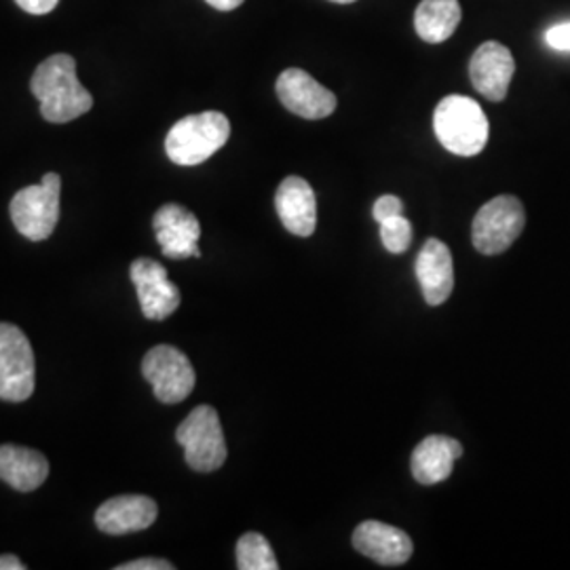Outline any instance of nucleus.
Instances as JSON below:
<instances>
[{"label": "nucleus", "instance_id": "nucleus-1", "mask_svg": "<svg viewBox=\"0 0 570 570\" xmlns=\"http://www.w3.org/2000/svg\"><path fill=\"white\" fill-rule=\"evenodd\" d=\"M30 89L41 102L45 121H75L94 108L91 94L77 79V61L68 53H56L42 61L32 75Z\"/></svg>", "mask_w": 570, "mask_h": 570}, {"label": "nucleus", "instance_id": "nucleus-2", "mask_svg": "<svg viewBox=\"0 0 570 570\" xmlns=\"http://www.w3.org/2000/svg\"><path fill=\"white\" fill-rule=\"evenodd\" d=\"M440 144L459 157H475L489 144L490 125L482 106L468 96H449L433 112Z\"/></svg>", "mask_w": 570, "mask_h": 570}, {"label": "nucleus", "instance_id": "nucleus-3", "mask_svg": "<svg viewBox=\"0 0 570 570\" xmlns=\"http://www.w3.org/2000/svg\"><path fill=\"white\" fill-rule=\"evenodd\" d=\"M230 138V122L223 112L207 110L176 122L167 138L165 153L176 165L193 167L214 157Z\"/></svg>", "mask_w": 570, "mask_h": 570}, {"label": "nucleus", "instance_id": "nucleus-4", "mask_svg": "<svg viewBox=\"0 0 570 570\" xmlns=\"http://www.w3.org/2000/svg\"><path fill=\"white\" fill-rule=\"evenodd\" d=\"M61 178L49 171L41 184L26 186L11 199V220L26 239L45 242L60 220Z\"/></svg>", "mask_w": 570, "mask_h": 570}, {"label": "nucleus", "instance_id": "nucleus-5", "mask_svg": "<svg viewBox=\"0 0 570 570\" xmlns=\"http://www.w3.org/2000/svg\"><path fill=\"white\" fill-rule=\"evenodd\" d=\"M176 440L184 449V459L188 468L199 473H212L225 465V431L214 407H195L180 423L176 431Z\"/></svg>", "mask_w": 570, "mask_h": 570}, {"label": "nucleus", "instance_id": "nucleus-6", "mask_svg": "<svg viewBox=\"0 0 570 570\" xmlns=\"http://www.w3.org/2000/svg\"><path fill=\"white\" fill-rule=\"evenodd\" d=\"M527 225V212L518 197L501 195L482 205L473 218L471 239L480 254L497 256L510 249Z\"/></svg>", "mask_w": 570, "mask_h": 570}, {"label": "nucleus", "instance_id": "nucleus-7", "mask_svg": "<svg viewBox=\"0 0 570 570\" xmlns=\"http://www.w3.org/2000/svg\"><path fill=\"white\" fill-rule=\"evenodd\" d=\"M35 351L13 324H0V400L26 402L35 393Z\"/></svg>", "mask_w": 570, "mask_h": 570}, {"label": "nucleus", "instance_id": "nucleus-8", "mask_svg": "<svg viewBox=\"0 0 570 570\" xmlns=\"http://www.w3.org/2000/svg\"><path fill=\"white\" fill-rule=\"evenodd\" d=\"M144 379L164 404H180L195 389V370L180 348L171 345L153 346L142 362Z\"/></svg>", "mask_w": 570, "mask_h": 570}, {"label": "nucleus", "instance_id": "nucleus-9", "mask_svg": "<svg viewBox=\"0 0 570 570\" xmlns=\"http://www.w3.org/2000/svg\"><path fill=\"white\" fill-rule=\"evenodd\" d=\"M131 282L138 289V301L144 317L150 322H164L183 303L178 285L169 282V273L153 258H138L131 263Z\"/></svg>", "mask_w": 570, "mask_h": 570}, {"label": "nucleus", "instance_id": "nucleus-10", "mask_svg": "<svg viewBox=\"0 0 570 570\" xmlns=\"http://www.w3.org/2000/svg\"><path fill=\"white\" fill-rule=\"evenodd\" d=\"M277 98L289 112L308 121L326 119L336 110V96L301 68H287L277 79Z\"/></svg>", "mask_w": 570, "mask_h": 570}, {"label": "nucleus", "instance_id": "nucleus-11", "mask_svg": "<svg viewBox=\"0 0 570 570\" xmlns=\"http://www.w3.org/2000/svg\"><path fill=\"white\" fill-rule=\"evenodd\" d=\"M153 228L161 252L167 258L183 261V258H202L199 239H202V225L193 212L178 204H167L159 207L153 218Z\"/></svg>", "mask_w": 570, "mask_h": 570}, {"label": "nucleus", "instance_id": "nucleus-12", "mask_svg": "<svg viewBox=\"0 0 570 570\" xmlns=\"http://www.w3.org/2000/svg\"><path fill=\"white\" fill-rule=\"evenodd\" d=\"M513 72H515L513 56L501 42L489 41L480 45L469 61V79L490 102L505 100Z\"/></svg>", "mask_w": 570, "mask_h": 570}, {"label": "nucleus", "instance_id": "nucleus-13", "mask_svg": "<svg viewBox=\"0 0 570 570\" xmlns=\"http://www.w3.org/2000/svg\"><path fill=\"white\" fill-rule=\"evenodd\" d=\"M353 548L383 567H400L412 556V539L402 529L367 520L353 532Z\"/></svg>", "mask_w": 570, "mask_h": 570}, {"label": "nucleus", "instance_id": "nucleus-14", "mask_svg": "<svg viewBox=\"0 0 570 570\" xmlns=\"http://www.w3.org/2000/svg\"><path fill=\"white\" fill-rule=\"evenodd\" d=\"M159 515L153 499L142 494H122L108 499L96 511V527L106 534H129L150 529Z\"/></svg>", "mask_w": 570, "mask_h": 570}, {"label": "nucleus", "instance_id": "nucleus-15", "mask_svg": "<svg viewBox=\"0 0 570 570\" xmlns=\"http://www.w3.org/2000/svg\"><path fill=\"white\" fill-rule=\"evenodd\" d=\"M279 220L296 237H311L317 226V199L305 178L289 176L279 184L275 195Z\"/></svg>", "mask_w": 570, "mask_h": 570}, {"label": "nucleus", "instance_id": "nucleus-16", "mask_svg": "<svg viewBox=\"0 0 570 570\" xmlns=\"http://www.w3.org/2000/svg\"><path fill=\"white\" fill-rule=\"evenodd\" d=\"M416 279L428 305H444L454 289V266L449 245L428 239L416 258Z\"/></svg>", "mask_w": 570, "mask_h": 570}, {"label": "nucleus", "instance_id": "nucleus-17", "mask_svg": "<svg viewBox=\"0 0 570 570\" xmlns=\"http://www.w3.org/2000/svg\"><path fill=\"white\" fill-rule=\"evenodd\" d=\"M463 454V446L449 435H429L412 452V475L416 482L431 487L449 480L454 461Z\"/></svg>", "mask_w": 570, "mask_h": 570}, {"label": "nucleus", "instance_id": "nucleus-18", "mask_svg": "<svg viewBox=\"0 0 570 570\" xmlns=\"http://www.w3.org/2000/svg\"><path fill=\"white\" fill-rule=\"evenodd\" d=\"M49 478V461L39 450L0 446V480L18 492H32Z\"/></svg>", "mask_w": 570, "mask_h": 570}, {"label": "nucleus", "instance_id": "nucleus-19", "mask_svg": "<svg viewBox=\"0 0 570 570\" xmlns=\"http://www.w3.org/2000/svg\"><path fill=\"white\" fill-rule=\"evenodd\" d=\"M461 16L459 0H421L414 13V30L429 45H440L454 35Z\"/></svg>", "mask_w": 570, "mask_h": 570}, {"label": "nucleus", "instance_id": "nucleus-20", "mask_svg": "<svg viewBox=\"0 0 570 570\" xmlns=\"http://www.w3.org/2000/svg\"><path fill=\"white\" fill-rule=\"evenodd\" d=\"M237 569L239 570H277L279 562L273 553L271 543L261 532H245L237 541Z\"/></svg>", "mask_w": 570, "mask_h": 570}, {"label": "nucleus", "instance_id": "nucleus-21", "mask_svg": "<svg viewBox=\"0 0 570 570\" xmlns=\"http://www.w3.org/2000/svg\"><path fill=\"white\" fill-rule=\"evenodd\" d=\"M381 239L391 254H404L412 244V225L404 214L381 223Z\"/></svg>", "mask_w": 570, "mask_h": 570}, {"label": "nucleus", "instance_id": "nucleus-22", "mask_svg": "<svg viewBox=\"0 0 570 570\" xmlns=\"http://www.w3.org/2000/svg\"><path fill=\"white\" fill-rule=\"evenodd\" d=\"M400 214H404V204H402V199L395 197V195H383V197H379L376 204L372 207V216H374V220H376L379 225L385 223L387 218L400 216Z\"/></svg>", "mask_w": 570, "mask_h": 570}, {"label": "nucleus", "instance_id": "nucleus-23", "mask_svg": "<svg viewBox=\"0 0 570 570\" xmlns=\"http://www.w3.org/2000/svg\"><path fill=\"white\" fill-rule=\"evenodd\" d=\"M546 42L556 51H570V21L550 28L546 32Z\"/></svg>", "mask_w": 570, "mask_h": 570}, {"label": "nucleus", "instance_id": "nucleus-24", "mask_svg": "<svg viewBox=\"0 0 570 570\" xmlns=\"http://www.w3.org/2000/svg\"><path fill=\"white\" fill-rule=\"evenodd\" d=\"M176 567L171 562H167L164 558H140V560H131L127 564L117 567V570H174Z\"/></svg>", "mask_w": 570, "mask_h": 570}, {"label": "nucleus", "instance_id": "nucleus-25", "mask_svg": "<svg viewBox=\"0 0 570 570\" xmlns=\"http://www.w3.org/2000/svg\"><path fill=\"white\" fill-rule=\"evenodd\" d=\"M16 2L30 16H47L58 7L60 0H16Z\"/></svg>", "mask_w": 570, "mask_h": 570}, {"label": "nucleus", "instance_id": "nucleus-26", "mask_svg": "<svg viewBox=\"0 0 570 570\" xmlns=\"http://www.w3.org/2000/svg\"><path fill=\"white\" fill-rule=\"evenodd\" d=\"M26 567L21 564L20 558L13 553H4L0 556V570H23Z\"/></svg>", "mask_w": 570, "mask_h": 570}, {"label": "nucleus", "instance_id": "nucleus-27", "mask_svg": "<svg viewBox=\"0 0 570 570\" xmlns=\"http://www.w3.org/2000/svg\"><path fill=\"white\" fill-rule=\"evenodd\" d=\"M205 2L218 11H235L237 7L244 4V0H205Z\"/></svg>", "mask_w": 570, "mask_h": 570}, {"label": "nucleus", "instance_id": "nucleus-28", "mask_svg": "<svg viewBox=\"0 0 570 570\" xmlns=\"http://www.w3.org/2000/svg\"><path fill=\"white\" fill-rule=\"evenodd\" d=\"M330 2H338V4H348V2H355V0H330Z\"/></svg>", "mask_w": 570, "mask_h": 570}]
</instances>
